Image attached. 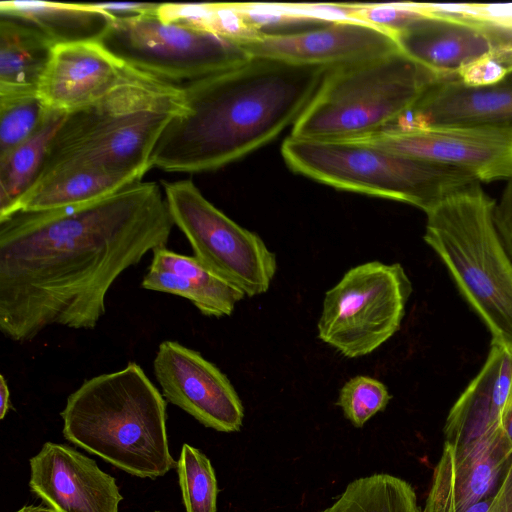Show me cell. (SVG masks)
Segmentation results:
<instances>
[{
	"mask_svg": "<svg viewBox=\"0 0 512 512\" xmlns=\"http://www.w3.org/2000/svg\"><path fill=\"white\" fill-rule=\"evenodd\" d=\"M163 188L138 181L68 208L0 221V330L28 342L50 326L93 329L115 280L172 228Z\"/></svg>",
	"mask_w": 512,
	"mask_h": 512,
	"instance_id": "6da1fadb",
	"label": "cell"
},
{
	"mask_svg": "<svg viewBox=\"0 0 512 512\" xmlns=\"http://www.w3.org/2000/svg\"><path fill=\"white\" fill-rule=\"evenodd\" d=\"M329 68L251 58L181 85L187 108L164 130L150 168L208 172L257 150L294 125Z\"/></svg>",
	"mask_w": 512,
	"mask_h": 512,
	"instance_id": "7a4b0ae2",
	"label": "cell"
},
{
	"mask_svg": "<svg viewBox=\"0 0 512 512\" xmlns=\"http://www.w3.org/2000/svg\"><path fill=\"white\" fill-rule=\"evenodd\" d=\"M186 108L181 85L135 70L102 99L65 114L41 171L87 166L141 181L164 130Z\"/></svg>",
	"mask_w": 512,
	"mask_h": 512,
	"instance_id": "3957f363",
	"label": "cell"
},
{
	"mask_svg": "<svg viewBox=\"0 0 512 512\" xmlns=\"http://www.w3.org/2000/svg\"><path fill=\"white\" fill-rule=\"evenodd\" d=\"M61 417L68 441L133 476L161 477L176 465L166 402L135 362L83 382Z\"/></svg>",
	"mask_w": 512,
	"mask_h": 512,
	"instance_id": "277c9868",
	"label": "cell"
},
{
	"mask_svg": "<svg viewBox=\"0 0 512 512\" xmlns=\"http://www.w3.org/2000/svg\"><path fill=\"white\" fill-rule=\"evenodd\" d=\"M494 201L471 184L426 212L423 236L492 341L512 349V259L494 222Z\"/></svg>",
	"mask_w": 512,
	"mask_h": 512,
	"instance_id": "5b68a950",
	"label": "cell"
},
{
	"mask_svg": "<svg viewBox=\"0 0 512 512\" xmlns=\"http://www.w3.org/2000/svg\"><path fill=\"white\" fill-rule=\"evenodd\" d=\"M436 81L400 50L330 67L292 126L291 136L353 140L385 131L409 113Z\"/></svg>",
	"mask_w": 512,
	"mask_h": 512,
	"instance_id": "8992f818",
	"label": "cell"
},
{
	"mask_svg": "<svg viewBox=\"0 0 512 512\" xmlns=\"http://www.w3.org/2000/svg\"><path fill=\"white\" fill-rule=\"evenodd\" d=\"M281 153L291 170L333 186L413 205L425 213L477 183L456 169L401 155L362 140L287 137Z\"/></svg>",
	"mask_w": 512,
	"mask_h": 512,
	"instance_id": "52a82bcc",
	"label": "cell"
},
{
	"mask_svg": "<svg viewBox=\"0 0 512 512\" xmlns=\"http://www.w3.org/2000/svg\"><path fill=\"white\" fill-rule=\"evenodd\" d=\"M99 43L127 66L183 85L247 62L240 44L161 20L156 12L114 18Z\"/></svg>",
	"mask_w": 512,
	"mask_h": 512,
	"instance_id": "ba28073f",
	"label": "cell"
},
{
	"mask_svg": "<svg viewBox=\"0 0 512 512\" xmlns=\"http://www.w3.org/2000/svg\"><path fill=\"white\" fill-rule=\"evenodd\" d=\"M411 292L399 263L355 266L326 292L318 337L345 357L368 355L400 329Z\"/></svg>",
	"mask_w": 512,
	"mask_h": 512,
	"instance_id": "9c48e42d",
	"label": "cell"
},
{
	"mask_svg": "<svg viewBox=\"0 0 512 512\" xmlns=\"http://www.w3.org/2000/svg\"><path fill=\"white\" fill-rule=\"evenodd\" d=\"M162 183L173 223L186 236L194 256L246 296L265 293L277 261L260 236L216 208L190 179Z\"/></svg>",
	"mask_w": 512,
	"mask_h": 512,
	"instance_id": "30bf717a",
	"label": "cell"
},
{
	"mask_svg": "<svg viewBox=\"0 0 512 512\" xmlns=\"http://www.w3.org/2000/svg\"><path fill=\"white\" fill-rule=\"evenodd\" d=\"M423 4L424 14L394 35L399 50L436 79H463L482 64L512 56V30Z\"/></svg>",
	"mask_w": 512,
	"mask_h": 512,
	"instance_id": "8fae6325",
	"label": "cell"
},
{
	"mask_svg": "<svg viewBox=\"0 0 512 512\" xmlns=\"http://www.w3.org/2000/svg\"><path fill=\"white\" fill-rule=\"evenodd\" d=\"M358 140L459 170L479 183L512 178V128L509 127L460 124L407 126Z\"/></svg>",
	"mask_w": 512,
	"mask_h": 512,
	"instance_id": "7c38bea8",
	"label": "cell"
},
{
	"mask_svg": "<svg viewBox=\"0 0 512 512\" xmlns=\"http://www.w3.org/2000/svg\"><path fill=\"white\" fill-rule=\"evenodd\" d=\"M166 399L205 427L237 432L244 408L233 385L218 367L199 352L176 341H163L153 362Z\"/></svg>",
	"mask_w": 512,
	"mask_h": 512,
	"instance_id": "4fadbf2b",
	"label": "cell"
},
{
	"mask_svg": "<svg viewBox=\"0 0 512 512\" xmlns=\"http://www.w3.org/2000/svg\"><path fill=\"white\" fill-rule=\"evenodd\" d=\"M240 45L251 58L326 67L399 50L393 35L357 21H337L294 33L264 32Z\"/></svg>",
	"mask_w": 512,
	"mask_h": 512,
	"instance_id": "5bb4252c",
	"label": "cell"
},
{
	"mask_svg": "<svg viewBox=\"0 0 512 512\" xmlns=\"http://www.w3.org/2000/svg\"><path fill=\"white\" fill-rule=\"evenodd\" d=\"M512 459L501 428L463 444H444L423 512H464L493 496Z\"/></svg>",
	"mask_w": 512,
	"mask_h": 512,
	"instance_id": "9a60e30c",
	"label": "cell"
},
{
	"mask_svg": "<svg viewBox=\"0 0 512 512\" xmlns=\"http://www.w3.org/2000/svg\"><path fill=\"white\" fill-rule=\"evenodd\" d=\"M29 462L31 491L56 512H119L115 478L72 447L46 442Z\"/></svg>",
	"mask_w": 512,
	"mask_h": 512,
	"instance_id": "2e32d148",
	"label": "cell"
},
{
	"mask_svg": "<svg viewBox=\"0 0 512 512\" xmlns=\"http://www.w3.org/2000/svg\"><path fill=\"white\" fill-rule=\"evenodd\" d=\"M134 71L99 42L58 45L38 95L49 110L69 113L102 99Z\"/></svg>",
	"mask_w": 512,
	"mask_h": 512,
	"instance_id": "e0dca14e",
	"label": "cell"
},
{
	"mask_svg": "<svg viewBox=\"0 0 512 512\" xmlns=\"http://www.w3.org/2000/svg\"><path fill=\"white\" fill-rule=\"evenodd\" d=\"M432 124L512 128V84L499 81L474 85L460 79L436 81L391 128Z\"/></svg>",
	"mask_w": 512,
	"mask_h": 512,
	"instance_id": "ac0fdd59",
	"label": "cell"
},
{
	"mask_svg": "<svg viewBox=\"0 0 512 512\" xmlns=\"http://www.w3.org/2000/svg\"><path fill=\"white\" fill-rule=\"evenodd\" d=\"M512 398V349L491 342L487 358L450 409L444 425L445 442L463 445L500 428Z\"/></svg>",
	"mask_w": 512,
	"mask_h": 512,
	"instance_id": "d6986e66",
	"label": "cell"
},
{
	"mask_svg": "<svg viewBox=\"0 0 512 512\" xmlns=\"http://www.w3.org/2000/svg\"><path fill=\"white\" fill-rule=\"evenodd\" d=\"M141 286L189 300L203 315L229 316L246 295L211 270L195 256L166 247L153 250V257Z\"/></svg>",
	"mask_w": 512,
	"mask_h": 512,
	"instance_id": "ffe728a7",
	"label": "cell"
},
{
	"mask_svg": "<svg viewBox=\"0 0 512 512\" xmlns=\"http://www.w3.org/2000/svg\"><path fill=\"white\" fill-rule=\"evenodd\" d=\"M133 183L135 182L125 177L92 167L56 166L40 172L20 200L16 213L82 205L106 197Z\"/></svg>",
	"mask_w": 512,
	"mask_h": 512,
	"instance_id": "44dd1931",
	"label": "cell"
},
{
	"mask_svg": "<svg viewBox=\"0 0 512 512\" xmlns=\"http://www.w3.org/2000/svg\"><path fill=\"white\" fill-rule=\"evenodd\" d=\"M0 15L36 27L55 46L99 42L114 19L92 3L41 0H2Z\"/></svg>",
	"mask_w": 512,
	"mask_h": 512,
	"instance_id": "7402d4cb",
	"label": "cell"
},
{
	"mask_svg": "<svg viewBox=\"0 0 512 512\" xmlns=\"http://www.w3.org/2000/svg\"><path fill=\"white\" fill-rule=\"evenodd\" d=\"M54 47L36 27L0 16V96L38 94Z\"/></svg>",
	"mask_w": 512,
	"mask_h": 512,
	"instance_id": "603a6c76",
	"label": "cell"
},
{
	"mask_svg": "<svg viewBox=\"0 0 512 512\" xmlns=\"http://www.w3.org/2000/svg\"><path fill=\"white\" fill-rule=\"evenodd\" d=\"M65 114L51 110L30 138L0 157V221L16 213L20 200L36 181Z\"/></svg>",
	"mask_w": 512,
	"mask_h": 512,
	"instance_id": "cb8c5ba5",
	"label": "cell"
},
{
	"mask_svg": "<svg viewBox=\"0 0 512 512\" xmlns=\"http://www.w3.org/2000/svg\"><path fill=\"white\" fill-rule=\"evenodd\" d=\"M320 512H423L414 488L402 478L375 473L350 482L338 499Z\"/></svg>",
	"mask_w": 512,
	"mask_h": 512,
	"instance_id": "d4e9b609",
	"label": "cell"
},
{
	"mask_svg": "<svg viewBox=\"0 0 512 512\" xmlns=\"http://www.w3.org/2000/svg\"><path fill=\"white\" fill-rule=\"evenodd\" d=\"M234 5L243 22L258 34L268 27L355 21L353 3L234 2Z\"/></svg>",
	"mask_w": 512,
	"mask_h": 512,
	"instance_id": "484cf974",
	"label": "cell"
},
{
	"mask_svg": "<svg viewBox=\"0 0 512 512\" xmlns=\"http://www.w3.org/2000/svg\"><path fill=\"white\" fill-rule=\"evenodd\" d=\"M177 472L186 512H216L217 480L207 456L197 448L183 444Z\"/></svg>",
	"mask_w": 512,
	"mask_h": 512,
	"instance_id": "4316f807",
	"label": "cell"
},
{
	"mask_svg": "<svg viewBox=\"0 0 512 512\" xmlns=\"http://www.w3.org/2000/svg\"><path fill=\"white\" fill-rule=\"evenodd\" d=\"M50 111L38 94L0 96V157L30 138Z\"/></svg>",
	"mask_w": 512,
	"mask_h": 512,
	"instance_id": "83f0119b",
	"label": "cell"
},
{
	"mask_svg": "<svg viewBox=\"0 0 512 512\" xmlns=\"http://www.w3.org/2000/svg\"><path fill=\"white\" fill-rule=\"evenodd\" d=\"M391 395L384 383L369 377L355 376L340 389L336 404L346 419L360 428L376 413L383 411Z\"/></svg>",
	"mask_w": 512,
	"mask_h": 512,
	"instance_id": "f1b7e54d",
	"label": "cell"
},
{
	"mask_svg": "<svg viewBox=\"0 0 512 512\" xmlns=\"http://www.w3.org/2000/svg\"><path fill=\"white\" fill-rule=\"evenodd\" d=\"M422 3H354V16L366 23L394 35L424 14Z\"/></svg>",
	"mask_w": 512,
	"mask_h": 512,
	"instance_id": "f546056e",
	"label": "cell"
},
{
	"mask_svg": "<svg viewBox=\"0 0 512 512\" xmlns=\"http://www.w3.org/2000/svg\"><path fill=\"white\" fill-rule=\"evenodd\" d=\"M494 222L512 259V178L507 181L499 200L495 203Z\"/></svg>",
	"mask_w": 512,
	"mask_h": 512,
	"instance_id": "4dcf8cb0",
	"label": "cell"
},
{
	"mask_svg": "<svg viewBox=\"0 0 512 512\" xmlns=\"http://www.w3.org/2000/svg\"><path fill=\"white\" fill-rule=\"evenodd\" d=\"M92 4L114 18L154 13L159 6V4L144 2H101Z\"/></svg>",
	"mask_w": 512,
	"mask_h": 512,
	"instance_id": "1f68e13d",
	"label": "cell"
},
{
	"mask_svg": "<svg viewBox=\"0 0 512 512\" xmlns=\"http://www.w3.org/2000/svg\"><path fill=\"white\" fill-rule=\"evenodd\" d=\"M488 512H512V459L493 495Z\"/></svg>",
	"mask_w": 512,
	"mask_h": 512,
	"instance_id": "d6a6232c",
	"label": "cell"
},
{
	"mask_svg": "<svg viewBox=\"0 0 512 512\" xmlns=\"http://www.w3.org/2000/svg\"><path fill=\"white\" fill-rule=\"evenodd\" d=\"M500 428L512 453V398L503 413Z\"/></svg>",
	"mask_w": 512,
	"mask_h": 512,
	"instance_id": "836d02e7",
	"label": "cell"
},
{
	"mask_svg": "<svg viewBox=\"0 0 512 512\" xmlns=\"http://www.w3.org/2000/svg\"><path fill=\"white\" fill-rule=\"evenodd\" d=\"M11 408L10 391L6 379L0 376V419H4Z\"/></svg>",
	"mask_w": 512,
	"mask_h": 512,
	"instance_id": "e575fe53",
	"label": "cell"
},
{
	"mask_svg": "<svg viewBox=\"0 0 512 512\" xmlns=\"http://www.w3.org/2000/svg\"><path fill=\"white\" fill-rule=\"evenodd\" d=\"M15 512H56L48 506L43 505H28L20 508Z\"/></svg>",
	"mask_w": 512,
	"mask_h": 512,
	"instance_id": "d590c367",
	"label": "cell"
},
{
	"mask_svg": "<svg viewBox=\"0 0 512 512\" xmlns=\"http://www.w3.org/2000/svg\"><path fill=\"white\" fill-rule=\"evenodd\" d=\"M501 81H505L512 84V61L506 68L504 78Z\"/></svg>",
	"mask_w": 512,
	"mask_h": 512,
	"instance_id": "8d00e7d4",
	"label": "cell"
}]
</instances>
